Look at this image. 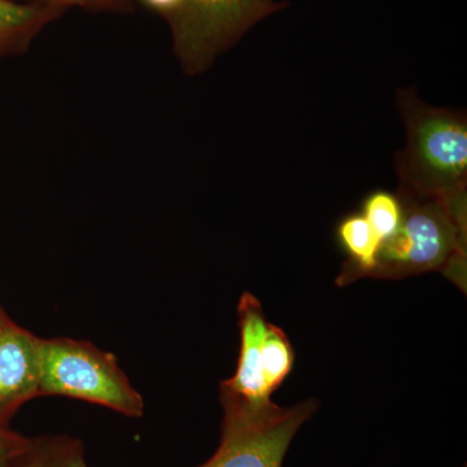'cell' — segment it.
Returning a JSON list of instances; mask_svg holds the SVG:
<instances>
[{
	"instance_id": "obj_10",
	"label": "cell",
	"mask_w": 467,
	"mask_h": 467,
	"mask_svg": "<svg viewBox=\"0 0 467 467\" xmlns=\"http://www.w3.org/2000/svg\"><path fill=\"white\" fill-rule=\"evenodd\" d=\"M7 467H88L85 447L67 435L30 438L26 450Z\"/></svg>"
},
{
	"instance_id": "obj_12",
	"label": "cell",
	"mask_w": 467,
	"mask_h": 467,
	"mask_svg": "<svg viewBox=\"0 0 467 467\" xmlns=\"http://www.w3.org/2000/svg\"><path fill=\"white\" fill-rule=\"evenodd\" d=\"M377 234L378 238L384 243L396 235L401 225L402 202L401 199L392 193L378 192L368 196L364 204L362 214Z\"/></svg>"
},
{
	"instance_id": "obj_9",
	"label": "cell",
	"mask_w": 467,
	"mask_h": 467,
	"mask_svg": "<svg viewBox=\"0 0 467 467\" xmlns=\"http://www.w3.org/2000/svg\"><path fill=\"white\" fill-rule=\"evenodd\" d=\"M337 235L349 256L348 265L337 282L348 284L359 276H370L378 265L382 242L367 218L362 214L346 218L337 229Z\"/></svg>"
},
{
	"instance_id": "obj_16",
	"label": "cell",
	"mask_w": 467,
	"mask_h": 467,
	"mask_svg": "<svg viewBox=\"0 0 467 467\" xmlns=\"http://www.w3.org/2000/svg\"><path fill=\"white\" fill-rule=\"evenodd\" d=\"M8 321V316L5 315V310H3L2 306H0V333H2L3 328H5V326Z\"/></svg>"
},
{
	"instance_id": "obj_8",
	"label": "cell",
	"mask_w": 467,
	"mask_h": 467,
	"mask_svg": "<svg viewBox=\"0 0 467 467\" xmlns=\"http://www.w3.org/2000/svg\"><path fill=\"white\" fill-rule=\"evenodd\" d=\"M64 12L17 0H0V57L26 54L39 33Z\"/></svg>"
},
{
	"instance_id": "obj_3",
	"label": "cell",
	"mask_w": 467,
	"mask_h": 467,
	"mask_svg": "<svg viewBox=\"0 0 467 467\" xmlns=\"http://www.w3.org/2000/svg\"><path fill=\"white\" fill-rule=\"evenodd\" d=\"M38 355L39 396H66L124 416H143V398L112 353L69 337H39Z\"/></svg>"
},
{
	"instance_id": "obj_13",
	"label": "cell",
	"mask_w": 467,
	"mask_h": 467,
	"mask_svg": "<svg viewBox=\"0 0 467 467\" xmlns=\"http://www.w3.org/2000/svg\"><path fill=\"white\" fill-rule=\"evenodd\" d=\"M66 11L70 7H78L94 12H128L133 8L134 0H17Z\"/></svg>"
},
{
	"instance_id": "obj_14",
	"label": "cell",
	"mask_w": 467,
	"mask_h": 467,
	"mask_svg": "<svg viewBox=\"0 0 467 467\" xmlns=\"http://www.w3.org/2000/svg\"><path fill=\"white\" fill-rule=\"evenodd\" d=\"M30 438L18 434L9 426L0 425V467H7L21 453Z\"/></svg>"
},
{
	"instance_id": "obj_1",
	"label": "cell",
	"mask_w": 467,
	"mask_h": 467,
	"mask_svg": "<svg viewBox=\"0 0 467 467\" xmlns=\"http://www.w3.org/2000/svg\"><path fill=\"white\" fill-rule=\"evenodd\" d=\"M400 229L380 248L370 276L402 278L442 270L465 281V192L448 199L416 198L404 192Z\"/></svg>"
},
{
	"instance_id": "obj_2",
	"label": "cell",
	"mask_w": 467,
	"mask_h": 467,
	"mask_svg": "<svg viewBox=\"0 0 467 467\" xmlns=\"http://www.w3.org/2000/svg\"><path fill=\"white\" fill-rule=\"evenodd\" d=\"M408 142L399 156L404 192L416 198L448 199L465 192L467 122L461 113L426 106L402 92Z\"/></svg>"
},
{
	"instance_id": "obj_11",
	"label": "cell",
	"mask_w": 467,
	"mask_h": 467,
	"mask_svg": "<svg viewBox=\"0 0 467 467\" xmlns=\"http://www.w3.org/2000/svg\"><path fill=\"white\" fill-rule=\"evenodd\" d=\"M294 349L290 340L281 328L267 324L263 349H261V365H263V383L267 395L284 383L294 365Z\"/></svg>"
},
{
	"instance_id": "obj_6",
	"label": "cell",
	"mask_w": 467,
	"mask_h": 467,
	"mask_svg": "<svg viewBox=\"0 0 467 467\" xmlns=\"http://www.w3.org/2000/svg\"><path fill=\"white\" fill-rule=\"evenodd\" d=\"M39 337L9 321L0 333V425L39 396Z\"/></svg>"
},
{
	"instance_id": "obj_15",
	"label": "cell",
	"mask_w": 467,
	"mask_h": 467,
	"mask_svg": "<svg viewBox=\"0 0 467 467\" xmlns=\"http://www.w3.org/2000/svg\"><path fill=\"white\" fill-rule=\"evenodd\" d=\"M150 11L156 12L167 20L180 7L182 0H140Z\"/></svg>"
},
{
	"instance_id": "obj_5",
	"label": "cell",
	"mask_w": 467,
	"mask_h": 467,
	"mask_svg": "<svg viewBox=\"0 0 467 467\" xmlns=\"http://www.w3.org/2000/svg\"><path fill=\"white\" fill-rule=\"evenodd\" d=\"M276 8L275 0H182L167 18L181 67L190 76L205 72Z\"/></svg>"
},
{
	"instance_id": "obj_7",
	"label": "cell",
	"mask_w": 467,
	"mask_h": 467,
	"mask_svg": "<svg viewBox=\"0 0 467 467\" xmlns=\"http://www.w3.org/2000/svg\"><path fill=\"white\" fill-rule=\"evenodd\" d=\"M241 327V355L238 368L230 379L221 384V393L233 396L254 408L270 404L263 383L261 349L265 337L267 322L260 301L254 295L243 294L238 306Z\"/></svg>"
},
{
	"instance_id": "obj_4",
	"label": "cell",
	"mask_w": 467,
	"mask_h": 467,
	"mask_svg": "<svg viewBox=\"0 0 467 467\" xmlns=\"http://www.w3.org/2000/svg\"><path fill=\"white\" fill-rule=\"evenodd\" d=\"M221 402L220 445L199 467H284L292 441L317 409V402L312 400L291 408L273 401L254 408L223 393Z\"/></svg>"
}]
</instances>
